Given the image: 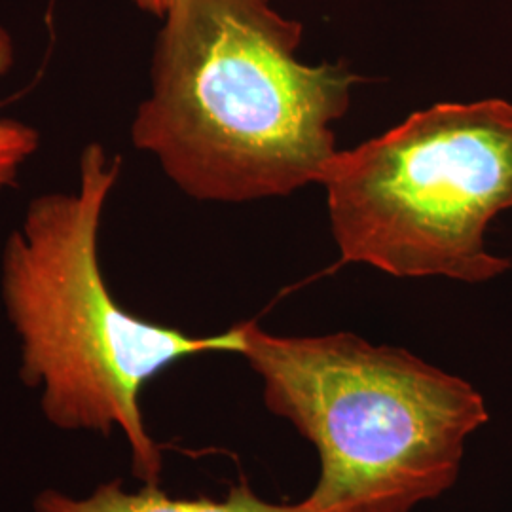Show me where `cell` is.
Returning <instances> with one entry per match:
<instances>
[{
	"mask_svg": "<svg viewBox=\"0 0 512 512\" xmlns=\"http://www.w3.org/2000/svg\"><path fill=\"white\" fill-rule=\"evenodd\" d=\"M122 158L99 143L80 154L78 186L27 205L2 251L0 293L21 349L19 376L38 389L61 431H120L133 475L158 484L160 446L148 433L141 393L162 370L203 353H241V325L213 336L150 323L124 310L99 264V230Z\"/></svg>",
	"mask_w": 512,
	"mask_h": 512,
	"instance_id": "2",
	"label": "cell"
},
{
	"mask_svg": "<svg viewBox=\"0 0 512 512\" xmlns=\"http://www.w3.org/2000/svg\"><path fill=\"white\" fill-rule=\"evenodd\" d=\"M139 10L152 14L156 18H164L173 0H131Z\"/></svg>",
	"mask_w": 512,
	"mask_h": 512,
	"instance_id": "7",
	"label": "cell"
},
{
	"mask_svg": "<svg viewBox=\"0 0 512 512\" xmlns=\"http://www.w3.org/2000/svg\"><path fill=\"white\" fill-rule=\"evenodd\" d=\"M241 357L266 408L313 444V512H414L458 482L490 421L475 385L353 332L279 336L243 323Z\"/></svg>",
	"mask_w": 512,
	"mask_h": 512,
	"instance_id": "3",
	"label": "cell"
},
{
	"mask_svg": "<svg viewBox=\"0 0 512 512\" xmlns=\"http://www.w3.org/2000/svg\"><path fill=\"white\" fill-rule=\"evenodd\" d=\"M16 61L14 38L0 25V78L10 73ZM40 147V133L14 118H0V192L18 186L21 167Z\"/></svg>",
	"mask_w": 512,
	"mask_h": 512,
	"instance_id": "6",
	"label": "cell"
},
{
	"mask_svg": "<svg viewBox=\"0 0 512 512\" xmlns=\"http://www.w3.org/2000/svg\"><path fill=\"white\" fill-rule=\"evenodd\" d=\"M33 512H313L306 499L298 503H272L256 494L249 482L234 484L220 499H183L165 494L158 484H145L131 492L122 480L99 484L92 494H65L44 490L33 501Z\"/></svg>",
	"mask_w": 512,
	"mask_h": 512,
	"instance_id": "5",
	"label": "cell"
},
{
	"mask_svg": "<svg viewBox=\"0 0 512 512\" xmlns=\"http://www.w3.org/2000/svg\"><path fill=\"white\" fill-rule=\"evenodd\" d=\"M162 19L133 147L200 202L321 184L338 154L330 126L363 78L298 61L302 25L270 0H173Z\"/></svg>",
	"mask_w": 512,
	"mask_h": 512,
	"instance_id": "1",
	"label": "cell"
},
{
	"mask_svg": "<svg viewBox=\"0 0 512 512\" xmlns=\"http://www.w3.org/2000/svg\"><path fill=\"white\" fill-rule=\"evenodd\" d=\"M321 184L342 262L484 283L511 268L486 228L512 209V105L439 103L353 150Z\"/></svg>",
	"mask_w": 512,
	"mask_h": 512,
	"instance_id": "4",
	"label": "cell"
}]
</instances>
